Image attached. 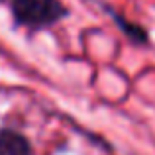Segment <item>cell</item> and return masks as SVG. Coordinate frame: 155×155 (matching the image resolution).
Here are the masks:
<instances>
[{
	"label": "cell",
	"mask_w": 155,
	"mask_h": 155,
	"mask_svg": "<svg viewBox=\"0 0 155 155\" xmlns=\"http://www.w3.org/2000/svg\"><path fill=\"white\" fill-rule=\"evenodd\" d=\"M12 10L20 24L30 28L51 26L65 12L59 0H12Z\"/></svg>",
	"instance_id": "cell-1"
},
{
	"label": "cell",
	"mask_w": 155,
	"mask_h": 155,
	"mask_svg": "<svg viewBox=\"0 0 155 155\" xmlns=\"http://www.w3.org/2000/svg\"><path fill=\"white\" fill-rule=\"evenodd\" d=\"M0 155H31L26 137L16 132H0Z\"/></svg>",
	"instance_id": "cell-2"
}]
</instances>
